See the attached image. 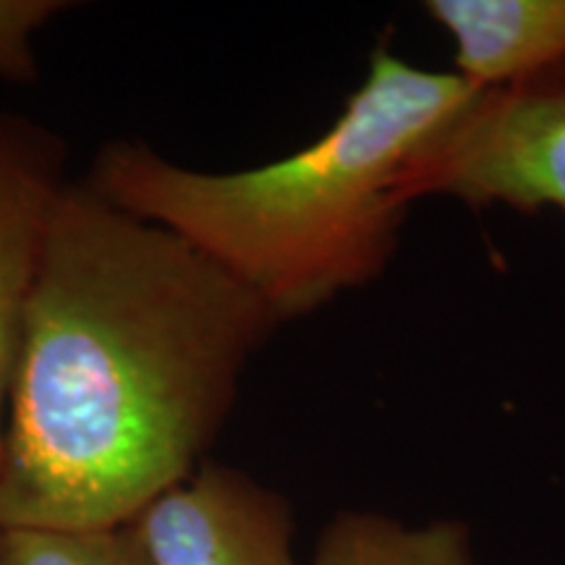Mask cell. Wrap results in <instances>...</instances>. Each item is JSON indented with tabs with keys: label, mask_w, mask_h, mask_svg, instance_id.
<instances>
[{
	"label": "cell",
	"mask_w": 565,
	"mask_h": 565,
	"mask_svg": "<svg viewBox=\"0 0 565 565\" xmlns=\"http://www.w3.org/2000/svg\"><path fill=\"white\" fill-rule=\"evenodd\" d=\"M278 328L192 244L68 183L21 328L0 526L129 524L204 463Z\"/></svg>",
	"instance_id": "1"
},
{
	"label": "cell",
	"mask_w": 565,
	"mask_h": 565,
	"mask_svg": "<svg viewBox=\"0 0 565 565\" xmlns=\"http://www.w3.org/2000/svg\"><path fill=\"white\" fill-rule=\"evenodd\" d=\"M479 92L377 47L335 124L286 158L212 173L118 139L84 183L192 244L286 324L383 278L427 162Z\"/></svg>",
	"instance_id": "2"
},
{
	"label": "cell",
	"mask_w": 565,
	"mask_h": 565,
	"mask_svg": "<svg viewBox=\"0 0 565 565\" xmlns=\"http://www.w3.org/2000/svg\"><path fill=\"white\" fill-rule=\"evenodd\" d=\"M419 196L565 212V61L479 92L429 160Z\"/></svg>",
	"instance_id": "3"
},
{
	"label": "cell",
	"mask_w": 565,
	"mask_h": 565,
	"mask_svg": "<svg viewBox=\"0 0 565 565\" xmlns=\"http://www.w3.org/2000/svg\"><path fill=\"white\" fill-rule=\"evenodd\" d=\"M126 526L150 565H299L291 505L231 466L202 463Z\"/></svg>",
	"instance_id": "4"
},
{
	"label": "cell",
	"mask_w": 565,
	"mask_h": 565,
	"mask_svg": "<svg viewBox=\"0 0 565 565\" xmlns=\"http://www.w3.org/2000/svg\"><path fill=\"white\" fill-rule=\"evenodd\" d=\"M66 154L53 131L0 113V450L26 303L55 204L66 192Z\"/></svg>",
	"instance_id": "5"
},
{
	"label": "cell",
	"mask_w": 565,
	"mask_h": 565,
	"mask_svg": "<svg viewBox=\"0 0 565 565\" xmlns=\"http://www.w3.org/2000/svg\"><path fill=\"white\" fill-rule=\"evenodd\" d=\"M424 13L456 51V74L479 89L565 61V0H427Z\"/></svg>",
	"instance_id": "6"
},
{
	"label": "cell",
	"mask_w": 565,
	"mask_h": 565,
	"mask_svg": "<svg viewBox=\"0 0 565 565\" xmlns=\"http://www.w3.org/2000/svg\"><path fill=\"white\" fill-rule=\"evenodd\" d=\"M307 565H477L466 524L435 519L406 524L374 511L335 515Z\"/></svg>",
	"instance_id": "7"
},
{
	"label": "cell",
	"mask_w": 565,
	"mask_h": 565,
	"mask_svg": "<svg viewBox=\"0 0 565 565\" xmlns=\"http://www.w3.org/2000/svg\"><path fill=\"white\" fill-rule=\"evenodd\" d=\"M0 565H150L129 526L3 529Z\"/></svg>",
	"instance_id": "8"
},
{
	"label": "cell",
	"mask_w": 565,
	"mask_h": 565,
	"mask_svg": "<svg viewBox=\"0 0 565 565\" xmlns=\"http://www.w3.org/2000/svg\"><path fill=\"white\" fill-rule=\"evenodd\" d=\"M66 9L58 0H0V76L32 82L38 76L32 40Z\"/></svg>",
	"instance_id": "9"
}]
</instances>
